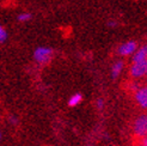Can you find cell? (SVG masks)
<instances>
[{
	"label": "cell",
	"mask_w": 147,
	"mask_h": 146,
	"mask_svg": "<svg viewBox=\"0 0 147 146\" xmlns=\"http://www.w3.org/2000/svg\"><path fill=\"white\" fill-rule=\"evenodd\" d=\"M0 139H1V133H0Z\"/></svg>",
	"instance_id": "14"
},
{
	"label": "cell",
	"mask_w": 147,
	"mask_h": 146,
	"mask_svg": "<svg viewBox=\"0 0 147 146\" xmlns=\"http://www.w3.org/2000/svg\"><path fill=\"white\" fill-rule=\"evenodd\" d=\"M147 72V61L133 62L130 67V74L134 78H142Z\"/></svg>",
	"instance_id": "2"
},
{
	"label": "cell",
	"mask_w": 147,
	"mask_h": 146,
	"mask_svg": "<svg viewBox=\"0 0 147 146\" xmlns=\"http://www.w3.org/2000/svg\"><path fill=\"white\" fill-rule=\"evenodd\" d=\"M7 40V32L3 28V25L0 24V42H5Z\"/></svg>",
	"instance_id": "10"
},
{
	"label": "cell",
	"mask_w": 147,
	"mask_h": 146,
	"mask_svg": "<svg viewBox=\"0 0 147 146\" xmlns=\"http://www.w3.org/2000/svg\"><path fill=\"white\" fill-rule=\"evenodd\" d=\"M53 57V49L48 47H38L34 53L35 61L40 65H47Z\"/></svg>",
	"instance_id": "1"
},
{
	"label": "cell",
	"mask_w": 147,
	"mask_h": 146,
	"mask_svg": "<svg viewBox=\"0 0 147 146\" xmlns=\"http://www.w3.org/2000/svg\"><path fill=\"white\" fill-rule=\"evenodd\" d=\"M133 62H141V61H147V47H140L138 48L133 53Z\"/></svg>",
	"instance_id": "5"
},
{
	"label": "cell",
	"mask_w": 147,
	"mask_h": 146,
	"mask_svg": "<svg viewBox=\"0 0 147 146\" xmlns=\"http://www.w3.org/2000/svg\"><path fill=\"white\" fill-rule=\"evenodd\" d=\"M82 101H83V96H82V95H80V93H76V95H73V96L69 98L68 105H69V107H76V105H78Z\"/></svg>",
	"instance_id": "8"
},
{
	"label": "cell",
	"mask_w": 147,
	"mask_h": 146,
	"mask_svg": "<svg viewBox=\"0 0 147 146\" xmlns=\"http://www.w3.org/2000/svg\"><path fill=\"white\" fill-rule=\"evenodd\" d=\"M108 25H109V26H116V25H117V23H116V22H109Z\"/></svg>",
	"instance_id": "12"
},
{
	"label": "cell",
	"mask_w": 147,
	"mask_h": 146,
	"mask_svg": "<svg viewBox=\"0 0 147 146\" xmlns=\"http://www.w3.org/2000/svg\"><path fill=\"white\" fill-rule=\"evenodd\" d=\"M135 98H136V102L144 109L147 108V89H146V87H141V89H139L136 91Z\"/></svg>",
	"instance_id": "6"
},
{
	"label": "cell",
	"mask_w": 147,
	"mask_h": 146,
	"mask_svg": "<svg viewBox=\"0 0 147 146\" xmlns=\"http://www.w3.org/2000/svg\"><path fill=\"white\" fill-rule=\"evenodd\" d=\"M138 49V43L135 41H128L124 42L119 47V54L122 56H129L133 55V53Z\"/></svg>",
	"instance_id": "4"
},
{
	"label": "cell",
	"mask_w": 147,
	"mask_h": 146,
	"mask_svg": "<svg viewBox=\"0 0 147 146\" xmlns=\"http://www.w3.org/2000/svg\"><path fill=\"white\" fill-rule=\"evenodd\" d=\"M97 107H98V109H102L103 107H104V102H103V99L97 101Z\"/></svg>",
	"instance_id": "11"
},
{
	"label": "cell",
	"mask_w": 147,
	"mask_h": 146,
	"mask_svg": "<svg viewBox=\"0 0 147 146\" xmlns=\"http://www.w3.org/2000/svg\"><path fill=\"white\" fill-rule=\"evenodd\" d=\"M134 132L138 137H141V138L146 137V132H147V118H146V115L139 116V119L135 121Z\"/></svg>",
	"instance_id": "3"
},
{
	"label": "cell",
	"mask_w": 147,
	"mask_h": 146,
	"mask_svg": "<svg viewBox=\"0 0 147 146\" xmlns=\"http://www.w3.org/2000/svg\"><path fill=\"white\" fill-rule=\"evenodd\" d=\"M31 17H32V14L31 13H29V12H22V13H19L18 14V17H17V19L19 20V22H29L31 19Z\"/></svg>",
	"instance_id": "9"
},
{
	"label": "cell",
	"mask_w": 147,
	"mask_h": 146,
	"mask_svg": "<svg viewBox=\"0 0 147 146\" xmlns=\"http://www.w3.org/2000/svg\"><path fill=\"white\" fill-rule=\"evenodd\" d=\"M123 67H124L123 61H121V60L116 61L113 65V67H111V76H113V78H117V77H119L121 74V72L123 71Z\"/></svg>",
	"instance_id": "7"
},
{
	"label": "cell",
	"mask_w": 147,
	"mask_h": 146,
	"mask_svg": "<svg viewBox=\"0 0 147 146\" xmlns=\"http://www.w3.org/2000/svg\"><path fill=\"white\" fill-rule=\"evenodd\" d=\"M140 146H146V139H145V137H144V139L140 143Z\"/></svg>",
	"instance_id": "13"
}]
</instances>
